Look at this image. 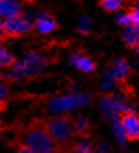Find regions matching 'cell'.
<instances>
[{
	"label": "cell",
	"mask_w": 139,
	"mask_h": 153,
	"mask_svg": "<svg viewBox=\"0 0 139 153\" xmlns=\"http://www.w3.org/2000/svg\"><path fill=\"white\" fill-rule=\"evenodd\" d=\"M25 146L31 149L33 153H55V140L44 128L30 129L25 135Z\"/></svg>",
	"instance_id": "obj_1"
},
{
	"label": "cell",
	"mask_w": 139,
	"mask_h": 153,
	"mask_svg": "<svg viewBox=\"0 0 139 153\" xmlns=\"http://www.w3.org/2000/svg\"><path fill=\"white\" fill-rule=\"evenodd\" d=\"M4 34H6V31H4V20L0 17V38L4 37Z\"/></svg>",
	"instance_id": "obj_23"
},
{
	"label": "cell",
	"mask_w": 139,
	"mask_h": 153,
	"mask_svg": "<svg viewBox=\"0 0 139 153\" xmlns=\"http://www.w3.org/2000/svg\"><path fill=\"white\" fill-rule=\"evenodd\" d=\"M90 25H91V23H90V19H88L87 16H83V17H80L79 19L77 27H79V30L82 31V33H87L88 30H90Z\"/></svg>",
	"instance_id": "obj_16"
},
{
	"label": "cell",
	"mask_w": 139,
	"mask_h": 153,
	"mask_svg": "<svg viewBox=\"0 0 139 153\" xmlns=\"http://www.w3.org/2000/svg\"><path fill=\"white\" fill-rule=\"evenodd\" d=\"M31 27H33V23L27 16L16 14V16L4 19V31L6 34H9L11 37L24 35L31 30Z\"/></svg>",
	"instance_id": "obj_5"
},
{
	"label": "cell",
	"mask_w": 139,
	"mask_h": 153,
	"mask_svg": "<svg viewBox=\"0 0 139 153\" xmlns=\"http://www.w3.org/2000/svg\"><path fill=\"white\" fill-rule=\"evenodd\" d=\"M21 11V3L20 0H0V17L7 19Z\"/></svg>",
	"instance_id": "obj_8"
},
{
	"label": "cell",
	"mask_w": 139,
	"mask_h": 153,
	"mask_svg": "<svg viewBox=\"0 0 139 153\" xmlns=\"http://www.w3.org/2000/svg\"><path fill=\"white\" fill-rule=\"evenodd\" d=\"M90 101V96L87 93H72L66 96H59L54 97L49 101V110L55 114H62V112L72 111L74 108L87 105Z\"/></svg>",
	"instance_id": "obj_2"
},
{
	"label": "cell",
	"mask_w": 139,
	"mask_h": 153,
	"mask_svg": "<svg viewBox=\"0 0 139 153\" xmlns=\"http://www.w3.org/2000/svg\"><path fill=\"white\" fill-rule=\"evenodd\" d=\"M35 28H37L38 33L49 34L56 28V23L51 16H48V14H39L37 19H35Z\"/></svg>",
	"instance_id": "obj_9"
},
{
	"label": "cell",
	"mask_w": 139,
	"mask_h": 153,
	"mask_svg": "<svg viewBox=\"0 0 139 153\" xmlns=\"http://www.w3.org/2000/svg\"><path fill=\"white\" fill-rule=\"evenodd\" d=\"M70 63L76 68V69L82 70V72H84V73H90V72H93L94 70V62H93L90 58H87V56L84 55H73L72 58H70Z\"/></svg>",
	"instance_id": "obj_10"
},
{
	"label": "cell",
	"mask_w": 139,
	"mask_h": 153,
	"mask_svg": "<svg viewBox=\"0 0 139 153\" xmlns=\"http://www.w3.org/2000/svg\"><path fill=\"white\" fill-rule=\"evenodd\" d=\"M6 93H7V90H6V86L1 82H0V100H3L6 96Z\"/></svg>",
	"instance_id": "obj_22"
},
{
	"label": "cell",
	"mask_w": 139,
	"mask_h": 153,
	"mask_svg": "<svg viewBox=\"0 0 139 153\" xmlns=\"http://www.w3.org/2000/svg\"><path fill=\"white\" fill-rule=\"evenodd\" d=\"M121 126L125 132L126 139H139V117L134 112H128L122 117Z\"/></svg>",
	"instance_id": "obj_6"
},
{
	"label": "cell",
	"mask_w": 139,
	"mask_h": 153,
	"mask_svg": "<svg viewBox=\"0 0 139 153\" xmlns=\"http://www.w3.org/2000/svg\"><path fill=\"white\" fill-rule=\"evenodd\" d=\"M46 59L41 53L38 52H28L19 60L14 69L17 70L20 74H25V76H37L45 69Z\"/></svg>",
	"instance_id": "obj_3"
},
{
	"label": "cell",
	"mask_w": 139,
	"mask_h": 153,
	"mask_svg": "<svg viewBox=\"0 0 139 153\" xmlns=\"http://www.w3.org/2000/svg\"><path fill=\"white\" fill-rule=\"evenodd\" d=\"M128 73H129V65H128L124 59H117L115 62H114V66H112V69L108 76L115 82V80L125 79Z\"/></svg>",
	"instance_id": "obj_11"
},
{
	"label": "cell",
	"mask_w": 139,
	"mask_h": 153,
	"mask_svg": "<svg viewBox=\"0 0 139 153\" xmlns=\"http://www.w3.org/2000/svg\"><path fill=\"white\" fill-rule=\"evenodd\" d=\"M122 37H124V41H125L126 45H129V47H136L139 44V27H136L134 24L126 25Z\"/></svg>",
	"instance_id": "obj_12"
},
{
	"label": "cell",
	"mask_w": 139,
	"mask_h": 153,
	"mask_svg": "<svg viewBox=\"0 0 139 153\" xmlns=\"http://www.w3.org/2000/svg\"><path fill=\"white\" fill-rule=\"evenodd\" d=\"M46 131L54 140L65 142L66 139H69L73 132V124L65 117H54L48 121Z\"/></svg>",
	"instance_id": "obj_4"
},
{
	"label": "cell",
	"mask_w": 139,
	"mask_h": 153,
	"mask_svg": "<svg viewBox=\"0 0 139 153\" xmlns=\"http://www.w3.org/2000/svg\"><path fill=\"white\" fill-rule=\"evenodd\" d=\"M136 53H138V58H139V44L136 45Z\"/></svg>",
	"instance_id": "obj_25"
},
{
	"label": "cell",
	"mask_w": 139,
	"mask_h": 153,
	"mask_svg": "<svg viewBox=\"0 0 139 153\" xmlns=\"http://www.w3.org/2000/svg\"><path fill=\"white\" fill-rule=\"evenodd\" d=\"M114 129H115V136H117V139H118V142H120V143H124L126 140V136H125L124 129H122V126H121V122H115Z\"/></svg>",
	"instance_id": "obj_17"
},
{
	"label": "cell",
	"mask_w": 139,
	"mask_h": 153,
	"mask_svg": "<svg viewBox=\"0 0 139 153\" xmlns=\"http://www.w3.org/2000/svg\"><path fill=\"white\" fill-rule=\"evenodd\" d=\"M101 6L107 11H117L122 6V0H101Z\"/></svg>",
	"instance_id": "obj_14"
},
{
	"label": "cell",
	"mask_w": 139,
	"mask_h": 153,
	"mask_svg": "<svg viewBox=\"0 0 139 153\" xmlns=\"http://www.w3.org/2000/svg\"><path fill=\"white\" fill-rule=\"evenodd\" d=\"M19 153H33V152H31V149H30V148L24 146V148H21V149L19 150Z\"/></svg>",
	"instance_id": "obj_24"
},
{
	"label": "cell",
	"mask_w": 139,
	"mask_h": 153,
	"mask_svg": "<svg viewBox=\"0 0 139 153\" xmlns=\"http://www.w3.org/2000/svg\"><path fill=\"white\" fill-rule=\"evenodd\" d=\"M86 128H87V121L84 120V118H79V120L73 124V131L77 132V134H83V131L86 129Z\"/></svg>",
	"instance_id": "obj_18"
},
{
	"label": "cell",
	"mask_w": 139,
	"mask_h": 153,
	"mask_svg": "<svg viewBox=\"0 0 139 153\" xmlns=\"http://www.w3.org/2000/svg\"><path fill=\"white\" fill-rule=\"evenodd\" d=\"M101 107H103V111L106 112V115L110 117V118H115L120 112H122V111H125L126 110L125 102L122 101L121 98H118V97H106V98H103Z\"/></svg>",
	"instance_id": "obj_7"
},
{
	"label": "cell",
	"mask_w": 139,
	"mask_h": 153,
	"mask_svg": "<svg viewBox=\"0 0 139 153\" xmlns=\"http://www.w3.org/2000/svg\"><path fill=\"white\" fill-rule=\"evenodd\" d=\"M112 84H114V80H112L111 77L108 76V77H106V80L103 82L101 87H103V88H110V87H111V86H112Z\"/></svg>",
	"instance_id": "obj_21"
},
{
	"label": "cell",
	"mask_w": 139,
	"mask_h": 153,
	"mask_svg": "<svg viewBox=\"0 0 139 153\" xmlns=\"http://www.w3.org/2000/svg\"><path fill=\"white\" fill-rule=\"evenodd\" d=\"M131 20H132V24L139 27V4L135 6L134 10H132V13H131Z\"/></svg>",
	"instance_id": "obj_20"
},
{
	"label": "cell",
	"mask_w": 139,
	"mask_h": 153,
	"mask_svg": "<svg viewBox=\"0 0 139 153\" xmlns=\"http://www.w3.org/2000/svg\"><path fill=\"white\" fill-rule=\"evenodd\" d=\"M117 21H118V24H120V25H124V27H126V25L132 24L131 14H128V13H118V14H117Z\"/></svg>",
	"instance_id": "obj_15"
},
{
	"label": "cell",
	"mask_w": 139,
	"mask_h": 153,
	"mask_svg": "<svg viewBox=\"0 0 139 153\" xmlns=\"http://www.w3.org/2000/svg\"><path fill=\"white\" fill-rule=\"evenodd\" d=\"M73 153H93V152H91L90 145L86 143V142H82V143H79L76 148H74Z\"/></svg>",
	"instance_id": "obj_19"
},
{
	"label": "cell",
	"mask_w": 139,
	"mask_h": 153,
	"mask_svg": "<svg viewBox=\"0 0 139 153\" xmlns=\"http://www.w3.org/2000/svg\"><path fill=\"white\" fill-rule=\"evenodd\" d=\"M96 153H106L104 150H98V152H96Z\"/></svg>",
	"instance_id": "obj_26"
},
{
	"label": "cell",
	"mask_w": 139,
	"mask_h": 153,
	"mask_svg": "<svg viewBox=\"0 0 139 153\" xmlns=\"http://www.w3.org/2000/svg\"><path fill=\"white\" fill-rule=\"evenodd\" d=\"M13 63V55L7 48L0 42V69L1 68H7Z\"/></svg>",
	"instance_id": "obj_13"
}]
</instances>
